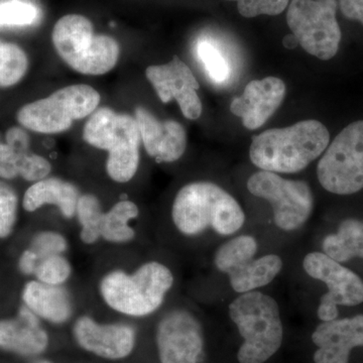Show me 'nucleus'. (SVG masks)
<instances>
[{
	"mask_svg": "<svg viewBox=\"0 0 363 363\" xmlns=\"http://www.w3.org/2000/svg\"><path fill=\"white\" fill-rule=\"evenodd\" d=\"M21 298L33 314L50 323L64 324L73 316V301L64 286L47 285L33 279L23 286Z\"/></svg>",
	"mask_w": 363,
	"mask_h": 363,
	"instance_id": "aec40b11",
	"label": "nucleus"
},
{
	"mask_svg": "<svg viewBox=\"0 0 363 363\" xmlns=\"http://www.w3.org/2000/svg\"><path fill=\"white\" fill-rule=\"evenodd\" d=\"M135 118L150 157L157 162H174L181 159L187 147V135L181 123L159 121L143 107L136 108Z\"/></svg>",
	"mask_w": 363,
	"mask_h": 363,
	"instance_id": "a211bd4d",
	"label": "nucleus"
},
{
	"mask_svg": "<svg viewBox=\"0 0 363 363\" xmlns=\"http://www.w3.org/2000/svg\"><path fill=\"white\" fill-rule=\"evenodd\" d=\"M51 172V162L45 157L0 143V178L13 180L21 177L23 180L35 183L48 178Z\"/></svg>",
	"mask_w": 363,
	"mask_h": 363,
	"instance_id": "4be33fe9",
	"label": "nucleus"
},
{
	"mask_svg": "<svg viewBox=\"0 0 363 363\" xmlns=\"http://www.w3.org/2000/svg\"><path fill=\"white\" fill-rule=\"evenodd\" d=\"M145 76L164 104L175 99L186 118L196 121L201 116L202 104L197 93L199 83L187 64L178 56L164 65L147 67Z\"/></svg>",
	"mask_w": 363,
	"mask_h": 363,
	"instance_id": "4468645a",
	"label": "nucleus"
},
{
	"mask_svg": "<svg viewBox=\"0 0 363 363\" xmlns=\"http://www.w3.org/2000/svg\"><path fill=\"white\" fill-rule=\"evenodd\" d=\"M18 199L16 191L6 182L0 181V238L13 233L18 216Z\"/></svg>",
	"mask_w": 363,
	"mask_h": 363,
	"instance_id": "c756f323",
	"label": "nucleus"
},
{
	"mask_svg": "<svg viewBox=\"0 0 363 363\" xmlns=\"http://www.w3.org/2000/svg\"><path fill=\"white\" fill-rule=\"evenodd\" d=\"M83 138L91 147L108 152L105 168L112 181L133 180L140 164V135L135 117L108 107L98 109L86 123Z\"/></svg>",
	"mask_w": 363,
	"mask_h": 363,
	"instance_id": "39448f33",
	"label": "nucleus"
},
{
	"mask_svg": "<svg viewBox=\"0 0 363 363\" xmlns=\"http://www.w3.org/2000/svg\"><path fill=\"white\" fill-rule=\"evenodd\" d=\"M247 189L250 194L272 205L274 223L284 231L304 225L314 209L312 190L305 181L289 180L262 169L250 177Z\"/></svg>",
	"mask_w": 363,
	"mask_h": 363,
	"instance_id": "9b49d317",
	"label": "nucleus"
},
{
	"mask_svg": "<svg viewBox=\"0 0 363 363\" xmlns=\"http://www.w3.org/2000/svg\"><path fill=\"white\" fill-rule=\"evenodd\" d=\"M329 142L330 135L323 123L303 121L255 136L250 147V159L262 171L298 173L323 154Z\"/></svg>",
	"mask_w": 363,
	"mask_h": 363,
	"instance_id": "f257e3e1",
	"label": "nucleus"
},
{
	"mask_svg": "<svg viewBox=\"0 0 363 363\" xmlns=\"http://www.w3.org/2000/svg\"><path fill=\"white\" fill-rule=\"evenodd\" d=\"M81 348L105 359L128 357L135 350V330L128 324H100L90 316H81L73 327Z\"/></svg>",
	"mask_w": 363,
	"mask_h": 363,
	"instance_id": "2eb2a0df",
	"label": "nucleus"
},
{
	"mask_svg": "<svg viewBox=\"0 0 363 363\" xmlns=\"http://www.w3.org/2000/svg\"><path fill=\"white\" fill-rule=\"evenodd\" d=\"M283 44L285 45L286 49H295V48L298 45V43L297 39H296L295 35H286L285 39L283 40Z\"/></svg>",
	"mask_w": 363,
	"mask_h": 363,
	"instance_id": "c9c22d12",
	"label": "nucleus"
},
{
	"mask_svg": "<svg viewBox=\"0 0 363 363\" xmlns=\"http://www.w3.org/2000/svg\"><path fill=\"white\" fill-rule=\"evenodd\" d=\"M72 272L71 262L65 255H60L40 259L33 276L47 285L64 286L70 279Z\"/></svg>",
	"mask_w": 363,
	"mask_h": 363,
	"instance_id": "bb28decb",
	"label": "nucleus"
},
{
	"mask_svg": "<svg viewBox=\"0 0 363 363\" xmlns=\"http://www.w3.org/2000/svg\"><path fill=\"white\" fill-rule=\"evenodd\" d=\"M104 214L101 202L96 196H80L75 217L81 226L80 240L85 245H95L101 240V221Z\"/></svg>",
	"mask_w": 363,
	"mask_h": 363,
	"instance_id": "393cba45",
	"label": "nucleus"
},
{
	"mask_svg": "<svg viewBox=\"0 0 363 363\" xmlns=\"http://www.w3.org/2000/svg\"><path fill=\"white\" fill-rule=\"evenodd\" d=\"M337 9V0H292L289 4V28L298 45L322 61L333 58L340 45Z\"/></svg>",
	"mask_w": 363,
	"mask_h": 363,
	"instance_id": "6e6552de",
	"label": "nucleus"
},
{
	"mask_svg": "<svg viewBox=\"0 0 363 363\" xmlns=\"http://www.w3.org/2000/svg\"><path fill=\"white\" fill-rule=\"evenodd\" d=\"M6 143L11 145L13 149L21 150V152H28L30 147V138L20 128H11L6 133Z\"/></svg>",
	"mask_w": 363,
	"mask_h": 363,
	"instance_id": "72a5a7b5",
	"label": "nucleus"
},
{
	"mask_svg": "<svg viewBox=\"0 0 363 363\" xmlns=\"http://www.w3.org/2000/svg\"><path fill=\"white\" fill-rule=\"evenodd\" d=\"M80 192L70 182L60 178L43 179L33 183L23 196V209L35 212L45 205H54L66 219L75 217Z\"/></svg>",
	"mask_w": 363,
	"mask_h": 363,
	"instance_id": "412c9836",
	"label": "nucleus"
},
{
	"mask_svg": "<svg viewBox=\"0 0 363 363\" xmlns=\"http://www.w3.org/2000/svg\"><path fill=\"white\" fill-rule=\"evenodd\" d=\"M338 9L346 18L363 26V0H337Z\"/></svg>",
	"mask_w": 363,
	"mask_h": 363,
	"instance_id": "473e14b6",
	"label": "nucleus"
},
{
	"mask_svg": "<svg viewBox=\"0 0 363 363\" xmlns=\"http://www.w3.org/2000/svg\"><path fill=\"white\" fill-rule=\"evenodd\" d=\"M156 339L161 363H198L202 357L201 323L187 310L167 313L157 324Z\"/></svg>",
	"mask_w": 363,
	"mask_h": 363,
	"instance_id": "ddd939ff",
	"label": "nucleus"
},
{
	"mask_svg": "<svg viewBox=\"0 0 363 363\" xmlns=\"http://www.w3.org/2000/svg\"><path fill=\"white\" fill-rule=\"evenodd\" d=\"M38 16L37 7L26 2L13 0L0 4V26H30Z\"/></svg>",
	"mask_w": 363,
	"mask_h": 363,
	"instance_id": "c85d7f7f",
	"label": "nucleus"
},
{
	"mask_svg": "<svg viewBox=\"0 0 363 363\" xmlns=\"http://www.w3.org/2000/svg\"><path fill=\"white\" fill-rule=\"evenodd\" d=\"M172 220L179 233L197 236L213 229L220 235L238 233L245 222L240 203L211 182L187 184L179 190L172 206Z\"/></svg>",
	"mask_w": 363,
	"mask_h": 363,
	"instance_id": "f03ea898",
	"label": "nucleus"
},
{
	"mask_svg": "<svg viewBox=\"0 0 363 363\" xmlns=\"http://www.w3.org/2000/svg\"><path fill=\"white\" fill-rule=\"evenodd\" d=\"M174 274L162 262L152 260L135 271L113 269L100 279L99 294L105 304L119 314L150 316L164 304L174 285Z\"/></svg>",
	"mask_w": 363,
	"mask_h": 363,
	"instance_id": "7ed1b4c3",
	"label": "nucleus"
},
{
	"mask_svg": "<svg viewBox=\"0 0 363 363\" xmlns=\"http://www.w3.org/2000/svg\"><path fill=\"white\" fill-rule=\"evenodd\" d=\"M324 253L338 262L360 257L363 259V221L346 219L338 227L337 233L324 238Z\"/></svg>",
	"mask_w": 363,
	"mask_h": 363,
	"instance_id": "5701e85b",
	"label": "nucleus"
},
{
	"mask_svg": "<svg viewBox=\"0 0 363 363\" xmlns=\"http://www.w3.org/2000/svg\"><path fill=\"white\" fill-rule=\"evenodd\" d=\"M52 44L61 59L84 75L108 73L118 62L121 47L106 35H94L92 23L81 14L60 18L52 33Z\"/></svg>",
	"mask_w": 363,
	"mask_h": 363,
	"instance_id": "423d86ee",
	"label": "nucleus"
},
{
	"mask_svg": "<svg viewBox=\"0 0 363 363\" xmlns=\"http://www.w3.org/2000/svg\"><path fill=\"white\" fill-rule=\"evenodd\" d=\"M28 59L18 45L0 40V87L18 84L25 77Z\"/></svg>",
	"mask_w": 363,
	"mask_h": 363,
	"instance_id": "a878e982",
	"label": "nucleus"
},
{
	"mask_svg": "<svg viewBox=\"0 0 363 363\" xmlns=\"http://www.w3.org/2000/svg\"><path fill=\"white\" fill-rule=\"evenodd\" d=\"M238 2V13L243 18L279 16L289 6L290 0H228Z\"/></svg>",
	"mask_w": 363,
	"mask_h": 363,
	"instance_id": "2f4dec72",
	"label": "nucleus"
},
{
	"mask_svg": "<svg viewBox=\"0 0 363 363\" xmlns=\"http://www.w3.org/2000/svg\"><path fill=\"white\" fill-rule=\"evenodd\" d=\"M49 346V335L40 318L26 306H21L16 317L0 320V350L23 357L42 354Z\"/></svg>",
	"mask_w": 363,
	"mask_h": 363,
	"instance_id": "6ab92c4d",
	"label": "nucleus"
},
{
	"mask_svg": "<svg viewBox=\"0 0 363 363\" xmlns=\"http://www.w3.org/2000/svg\"><path fill=\"white\" fill-rule=\"evenodd\" d=\"M28 248L35 253L40 262L52 255H64L68 250L69 242L66 236L59 231L45 230L33 236Z\"/></svg>",
	"mask_w": 363,
	"mask_h": 363,
	"instance_id": "cd10ccee",
	"label": "nucleus"
},
{
	"mask_svg": "<svg viewBox=\"0 0 363 363\" xmlns=\"http://www.w3.org/2000/svg\"><path fill=\"white\" fill-rule=\"evenodd\" d=\"M286 85L281 79L267 77L250 81L243 94L233 98L230 111L242 119L243 125L250 130L262 128L285 99Z\"/></svg>",
	"mask_w": 363,
	"mask_h": 363,
	"instance_id": "dca6fc26",
	"label": "nucleus"
},
{
	"mask_svg": "<svg viewBox=\"0 0 363 363\" xmlns=\"http://www.w3.org/2000/svg\"><path fill=\"white\" fill-rule=\"evenodd\" d=\"M259 250L252 235H240L222 245L214 257L216 269L228 276L231 288L245 294L271 284L283 269L279 255L255 259Z\"/></svg>",
	"mask_w": 363,
	"mask_h": 363,
	"instance_id": "9d476101",
	"label": "nucleus"
},
{
	"mask_svg": "<svg viewBox=\"0 0 363 363\" xmlns=\"http://www.w3.org/2000/svg\"><path fill=\"white\" fill-rule=\"evenodd\" d=\"M312 341L315 363H348L351 350L363 346V315L318 325Z\"/></svg>",
	"mask_w": 363,
	"mask_h": 363,
	"instance_id": "f3484780",
	"label": "nucleus"
},
{
	"mask_svg": "<svg viewBox=\"0 0 363 363\" xmlns=\"http://www.w3.org/2000/svg\"><path fill=\"white\" fill-rule=\"evenodd\" d=\"M303 267L308 276L328 286V293L322 296L317 310L322 322L337 319L338 306H357L363 302L362 279L326 253L315 252L306 255Z\"/></svg>",
	"mask_w": 363,
	"mask_h": 363,
	"instance_id": "f8f14e48",
	"label": "nucleus"
},
{
	"mask_svg": "<svg viewBox=\"0 0 363 363\" xmlns=\"http://www.w3.org/2000/svg\"><path fill=\"white\" fill-rule=\"evenodd\" d=\"M228 309L230 319L245 340L238 353L240 363H264L278 352L284 329L274 298L252 291L241 294Z\"/></svg>",
	"mask_w": 363,
	"mask_h": 363,
	"instance_id": "20e7f679",
	"label": "nucleus"
},
{
	"mask_svg": "<svg viewBox=\"0 0 363 363\" xmlns=\"http://www.w3.org/2000/svg\"><path fill=\"white\" fill-rule=\"evenodd\" d=\"M99 93L89 85L67 86L49 97L21 107L18 123L40 133H59L68 130L74 121L85 118L96 111Z\"/></svg>",
	"mask_w": 363,
	"mask_h": 363,
	"instance_id": "0eeeda50",
	"label": "nucleus"
},
{
	"mask_svg": "<svg viewBox=\"0 0 363 363\" xmlns=\"http://www.w3.org/2000/svg\"><path fill=\"white\" fill-rule=\"evenodd\" d=\"M38 264H39V259L30 248L21 253L20 260H18V267H20V271L26 276H32V274L33 276V272H35Z\"/></svg>",
	"mask_w": 363,
	"mask_h": 363,
	"instance_id": "f704fd0d",
	"label": "nucleus"
},
{
	"mask_svg": "<svg viewBox=\"0 0 363 363\" xmlns=\"http://www.w3.org/2000/svg\"><path fill=\"white\" fill-rule=\"evenodd\" d=\"M198 56L206 69L212 80L217 83L226 81L230 74L225 57L217 48L208 42H201L198 45Z\"/></svg>",
	"mask_w": 363,
	"mask_h": 363,
	"instance_id": "7c9ffc66",
	"label": "nucleus"
},
{
	"mask_svg": "<svg viewBox=\"0 0 363 363\" xmlns=\"http://www.w3.org/2000/svg\"><path fill=\"white\" fill-rule=\"evenodd\" d=\"M39 363H50V362H39Z\"/></svg>",
	"mask_w": 363,
	"mask_h": 363,
	"instance_id": "e433bc0d",
	"label": "nucleus"
},
{
	"mask_svg": "<svg viewBox=\"0 0 363 363\" xmlns=\"http://www.w3.org/2000/svg\"><path fill=\"white\" fill-rule=\"evenodd\" d=\"M140 209L130 200L116 202L107 212L101 221V238L114 245H124L135 240V230L130 221L138 218Z\"/></svg>",
	"mask_w": 363,
	"mask_h": 363,
	"instance_id": "b1692460",
	"label": "nucleus"
},
{
	"mask_svg": "<svg viewBox=\"0 0 363 363\" xmlns=\"http://www.w3.org/2000/svg\"><path fill=\"white\" fill-rule=\"evenodd\" d=\"M318 180L328 192L351 195L363 189V121L346 126L318 162Z\"/></svg>",
	"mask_w": 363,
	"mask_h": 363,
	"instance_id": "1a4fd4ad",
	"label": "nucleus"
}]
</instances>
